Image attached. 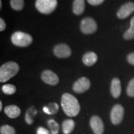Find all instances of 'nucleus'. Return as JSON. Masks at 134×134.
Returning <instances> with one entry per match:
<instances>
[{
	"instance_id": "nucleus-1",
	"label": "nucleus",
	"mask_w": 134,
	"mask_h": 134,
	"mask_svg": "<svg viewBox=\"0 0 134 134\" xmlns=\"http://www.w3.org/2000/svg\"><path fill=\"white\" fill-rule=\"evenodd\" d=\"M61 105L63 111L68 116L75 117L80 113V104L77 99L71 94H63L62 96Z\"/></svg>"
},
{
	"instance_id": "nucleus-2",
	"label": "nucleus",
	"mask_w": 134,
	"mask_h": 134,
	"mask_svg": "<svg viewBox=\"0 0 134 134\" xmlns=\"http://www.w3.org/2000/svg\"><path fill=\"white\" fill-rule=\"evenodd\" d=\"M19 66L14 62H9L3 64L0 68V81L4 83L18 73Z\"/></svg>"
},
{
	"instance_id": "nucleus-3",
	"label": "nucleus",
	"mask_w": 134,
	"mask_h": 134,
	"mask_svg": "<svg viewBox=\"0 0 134 134\" xmlns=\"http://www.w3.org/2000/svg\"><path fill=\"white\" fill-rule=\"evenodd\" d=\"M32 41L31 35L21 31L16 32L11 36V42L13 44L21 47L29 46Z\"/></svg>"
},
{
	"instance_id": "nucleus-4",
	"label": "nucleus",
	"mask_w": 134,
	"mask_h": 134,
	"mask_svg": "<svg viewBox=\"0 0 134 134\" xmlns=\"http://www.w3.org/2000/svg\"><path fill=\"white\" fill-rule=\"evenodd\" d=\"M57 0H36V7L40 13L49 14L56 9Z\"/></svg>"
},
{
	"instance_id": "nucleus-5",
	"label": "nucleus",
	"mask_w": 134,
	"mask_h": 134,
	"mask_svg": "<svg viewBox=\"0 0 134 134\" xmlns=\"http://www.w3.org/2000/svg\"><path fill=\"white\" fill-rule=\"evenodd\" d=\"M98 29L95 20L91 18H85L80 23V29L85 34H91L96 31Z\"/></svg>"
},
{
	"instance_id": "nucleus-6",
	"label": "nucleus",
	"mask_w": 134,
	"mask_h": 134,
	"mask_svg": "<svg viewBox=\"0 0 134 134\" xmlns=\"http://www.w3.org/2000/svg\"><path fill=\"white\" fill-rule=\"evenodd\" d=\"M124 114V108L120 104H115L110 111V120L114 125L119 124L122 122Z\"/></svg>"
},
{
	"instance_id": "nucleus-7",
	"label": "nucleus",
	"mask_w": 134,
	"mask_h": 134,
	"mask_svg": "<svg viewBox=\"0 0 134 134\" xmlns=\"http://www.w3.org/2000/svg\"><path fill=\"white\" fill-rule=\"evenodd\" d=\"M91 86L90 81L86 77H81L73 85V90L76 93H83L88 91Z\"/></svg>"
},
{
	"instance_id": "nucleus-8",
	"label": "nucleus",
	"mask_w": 134,
	"mask_h": 134,
	"mask_svg": "<svg viewBox=\"0 0 134 134\" xmlns=\"http://www.w3.org/2000/svg\"><path fill=\"white\" fill-rule=\"evenodd\" d=\"M53 53L58 58H68L71 54V50L66 44L60 43L55 47Z\"/></svg>"
},
{
	"instance_id": "nucleus-9",
	"label": "nucleus",
	"mask_w": 134,
	"mask_h": 134,
	"mask_svg": "<svg viewBox=\"0 0 134 134\" xmlns=\"http://www.w3.org/2000/svg\"><path fill=\"white\" fill-rule=\"evenodd\" d=\"M41 78L45 83L52 86L57 85L59 82V78L57 75L49 70H44L42 73Z\"/></svg>"
},
{
	"instance_id": "nucleus-10",
	"label": "nucleus",
	"mask_w": 134,
	"mask_h": 134,
	"mask_svg": "<svg viewBox=\"0 0 134 134\" xmlns=\"http://www.w3.org/2000/svg\"><path fill=\"white\" fill-rule=\"evenodd\" d=\"M90 126L94 134H103L104 124L101 119L97 115H94L90 119Z\"/></svg>"
},
{
	"instance_id": "nucleus-11",
	"label": "nucleus",
	"mask_w": 134,
	"mask_h": 134,
	"mask_svg": "<svg viewBox=\"0 0 134 134\" xmlns=\"http://www.w3.org/2000/svg\"><path fill=\"white\" fill-rule=\"evenodd\" d=\"M134 11V3L129 2L122 5L119 11H117V16L120 19H125L130 16Z\"/></svg>"
},
{
	"instance_id": "nucleus-12",
	"label": "nucleus",
	"mask_w": 134,
	"mask_h": 134,
	"mask_svg": "<svg viewBox=\"0 0 134 134\" xmlns=\"http://www.w3.org/2000/svg\"><path fill=\"white\" fill-rule=\"evenodd\" d=\"M110 93L114 98H118L121 94V83L118 78H115L112 80L110 85Z\"/></svg>"
},
{
	"instance_id": "nucleus-13",
	"label": "nucleus",
	"mask_w": 134,
	"mask_h": 134,
	"mask_svg": "<svg viewBox=\"0 0 134 134\" xmlns=\"http://www.w3.org/2000/svg\"><path fill=\"white\" fill-rule=\"evenodd\" d=\"M97 60H98V56L96 53L93 52H87L83 57V62L84 64L88 66H92L95 64Z\"/></svg>"
},
{
	"instance_id": "nucleus-14",
	"label": "nucleus",
	"mask_w": 134,
	"mask_h": 134,
	"mask_svg": "<svg viewBox=\"0 0 134 134\" xmlns=\"http://www.w3.org/2000/svg\"><path fill=\"white\" fill-rule=\"evenodd\" d=\"M4 113L9 118L15 119L21 114V110L19 107L15 105H10L4 108Z\"/></svg>"
},
{
	"instance_id": "nucleus-15",
	"label": "nucleus",
	"mask_w": 134,
	"mask_h": 134,
	"mask_svg": "<svg viewBox=\"0 0 134 134\" xmlns=\"http://www.w3.org/2000/svg\"><path fill=\"white\" fill-rule=\"evenodd\" d=\"M85 8V0H74L73 3V11L76 15H80L84 12Z\"/></svg>"
},
{
	"instance_id": "nucleus-16",
	"label": "nucleus",
	"mask_w": 134,
	"mask_h": 134,
	"mask_svg": "<svg viewBox=\"0 0 134 134\" xmlns=\"http://www.w3.org/2000/svg\"><path fill=\"white\" fill-rule=\"evenodd\" d=\"M62 131L64 134H70L73 131L75 127V122L72 119H67L63 122Z\"/></svg>"
},
{
	"instance_id": "nucleus-17",
	"label": "nucleus",
	"mask_w": 134,
	"mask_h": 134,
	"mask_svg": "<svg viewBox=\"0 0 134 134\" xmlns=\"http://www.w3.org/2000/svg\"><path fill=\"white\" fill-rule=\"evenodd\" d=\"M124 38L125 40H131L134 38V16L130 20V27L127 31H125L124 34Z\"/></svg>"
},
{
	"instance_id": "nucleus-18",
	"label": "nucleus",
	"mask_w": 134,
	"mask_h": 134,
	"mask_svg": "<svg viewBox=\"0 0 134 134\" xmlns=\"http://www.w3.org/2000/svg\"><path fill=\"white\" fill-rule=\"evenodd\" d=\"M37 111L35 109L34 107H31V108L27 110L26 116H25V119L27 124H32L34 122V117L36 115Z\"/></svg>"
},
{
	"instance_id": "nucleus-19",
	"label": "nucleus",
	"mask_w": 134,
	"mask_h": 134,
	"mask_svg": "<svg viewBox=\"0 0 134 134\" xmlns=\"http://www.w3.org/2000/svg\"><path fill=\"white\" fill-rule=\"evenodd\" d=\"M48 126L49 127L52 134H58L59 132V125L53 119H50L47 122Z\"/></svg>"
},
{
	"instance_id": "nucleus-20",
	"label": "nucleus",
	"mask_w": 134,
	"mask_h": 134,
	"mask_svg": "<svg viewBox=\"0 0 134 134\" xmlns=\"http://www.w3.org/2000/svg\"><path fill=\"white\" fill-rule=\"evenodd\" d=\"M10 4L13 9L16 11H21L24 8V0H11Z\"/></svg>"
},
{
	"instance_id": "nucleus-21",
	"label": "nucleus",
	"mask_w": 134,
	"mask_h": 134,
	"mask_svg": "<svg viewBox=\"0 0 134 134\" xmlns=\"http://www.w3.org/2000/svg\"><path fill=\"white\" fill-rule=\"evenodd\" d=\"M2 91L3 93L6 94L11 95L13 94L16 91V86L11 84H7V85H3L2 87Z\"/></svg>"
},
{
	"instance_id": "nucleus-22",
	"label": "nucleus",
	"mask_w": 134,
	"mask_h": 134,
	"mask_svg": "<svg viewBox=\"0 0 134 134\" xmlns=\"http://www.w3.org/2000/svg\"><path fill=\"white\" fill-rule=\"evenodd\" d=\"M48 106L50 107H44L43 108V111L48 114H54L57 113L58 110V105L56 103L50 104Z\"/></svg>"
},
{
	"instance_id": "nucleus-23",
	"label": "nucleus",
	"mask_w": 134,
	"mask_h": 134,
	"mask_svg": "<svg viewBox=\"0 0 134 134\" xmlns=\"http://www.w3.org/2000/svg\"><path fill=\"white\" fill-rule=\"evenodd\" d=\"M1 134H16V131L13 127L8 125H4L0 129Z\"/></svg>"
},
{
	"instance_id": "nucleus-24",
	"label": "nucleus",
	"mask_w": 134,
	"mask_h": 134,
	"mask_svg": "<svg viewBox=\"0 0 134 134\" xmlns=\"http://www.w3.org/2000/svg\"><path fill=\"white\" fill-rule=\"evenodd\" d=\"M127 93L130 97H134V78L130 80L127 88Z\"/></svg>"
},
{
	"instance_id": "nucleus-25",
	"label": "nucleus",
	"mask_w": 134,
	"mask_h": 134,
	"mask_svg": "<svg viewBox=\"0 0 134 134\" xmlns=\"http://www.w3.org/2000/svg\"><path fill=\"white\" fill-rule=\"evenodd\" d=\"M37 134H50V132L44 127H40L37 129Z\"/></svg>"
},
{
	"instance_id": "nucleus-26",
	"label": "nucleus",
	"mask_w": 134,
	"mask_h": 134,
	"mask_svg": "<svg viewBox=\"0 0 134 134\" xmlns=\"http://www.w3.org/2000/svg\"><path fill=\"white\" fill-rule=\"evenodd\" d=\"M87 1L90 4L93 5V6H97V5H99L103 3L104 0H87Z\"/></svg>"
},
{
	"instance_id": "nucleus-27",
	"label": "nucleus",
	"mask_w": 134,
	"mask_h": 134,
	"mask_svg": "<svg viewBox=\"0 0 134 134\" xmlns=\"http://www.w3.org/2000/svg\"><path fill=\"white\" fill-rule=\"evenodd\" d=\"M127 60L130 64L134 65V52L130 53L127 55Z\"/></svg>"
},
{
	"instance_id": "nucleus-28",
	"label": "nucleus",
	"mask_w": 134,
	"mask_h": 134,
	"mask_svg": "<svg viewBox=\"0 0 134 134\" xmlns=\"http://www.w3.org/2000/svg\"><path fill=\"white\" fill-rule=\"evenodd\" d=\"M5 28H6V23H5L4 20L2 18H1L0 19V31L1 32L3 31L5 29Z\"/></svg>"
},
{
	"instance_id": "nucleus-29",
	"label": "nucleus",
	"mask_w": 134,
	"mask_h": 134,
	"mask_svg": "<svg viewBox=\"0 0 134 134\" xmlns=\"http://www.w3.org/2000/svg\"><path fill=\"white\" fill-rule=\"evenodd\" d=\"M2 107H3V104H2V102H0V110H2Z\"/></svg>"
},
{
	"instance_id": "nucleus-30",
	"label": "nucleus",
	"mask_w": 134,
	"mask_h": 134,
	"mask_svg": "<svg viewBox=\"0 0 134 134\" xmlns=\"http://www.w3.org/2000/svg\"><path fill=\"white\" fill-rule=\"evenodd\" d=\"M1 8H2V1L0 0V9H1Z\"/></svg>"
}]
</instances>
